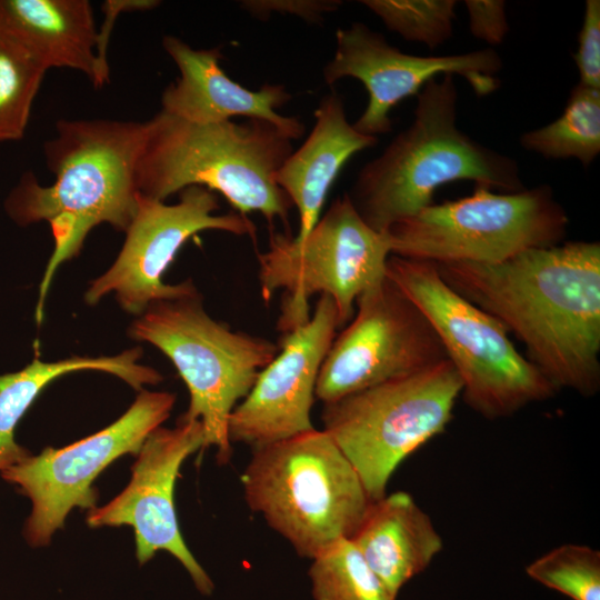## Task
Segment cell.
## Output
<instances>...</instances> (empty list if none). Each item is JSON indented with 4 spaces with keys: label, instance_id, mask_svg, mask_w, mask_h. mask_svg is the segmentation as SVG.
<instances>
[{
    "label": "cell",
    "instance_id": "6da1fadb",
    "mask_svg": "<svg viewBox=\"0 0 600 600\" xmlns=\"http://www.w3.org/2000/svg\"><path fill=\"white\" fill-rule=\"evenodd\" d=\"M434 266L450 288L516 334L558 391H599V242L532 248L494 264Z\"/></svg>",
    "mask_w": 600,
    "mask_h": 600
},
{
    "label": "cell",
    "instance_id": "7a4b0ae2",
    "mask_svg": "<svg viewBox=\"0 0 600 600\" xmlns=\"http://www.w3.org/2000/svg\"><path fill=\"white\" fill-rule=\"evenodd\" d=\"M144 122L111 119H61L44 143L50 186L24 172L4 201L20 226L47 221L54 248L48 261L36 307L41 324L48 290L57 269L79 253L90 230L108 223L126 231L137 209L136 167Z\"/></svg>",
    "mask_w": 600,
    "mask_h": 600
},
{
    "label": "cell",
    "instance_id": "3957f363",
    "mask_svg": "<svg viewBox=\"0 0 600 600\" xmlns=\"http://www.w3.org/2000/svg\"><path fill=\"white\" fill-rule=\"evenodd\" d=\"M454 76L430 80L417 94L411 124L366 163L347 192L363 221L378 232L432 204L446 183L471 180L506 192L523 190L517 161L486 147L457 124Z\"/></svg>",
    "mask_w": 600,
    "mask_h": 600
},
{
    "label": "cell",
    "instance_id": "277c9868",
    "mask_svg": "<svg viewBox=\"0 0 600 600\" xmlns=\"http://www.w3.org/2000/svg\"><path fill=\"white\" fill-rule=\"evenodd\" d=\"M292 151V140L267 121L200 124L160 110L144 121L136 183L139 193L160 201L204 187L222 194L236 212H259L270 224L288 226L293 206L276 173Z\"/></svg>",
    "mask_w": 600,
    "mask_h": 600
},
{
    "label": "cell",
    "instance_id": "5b68a950",
    "mask_svg": "<svg viewBox=\"0 0 600 600\" xmlns=\"http://www.w3.org/2000/svg\"><path fill=\"white\" fill-rule=\"evenodd\" d=\"M241 484L248 507L310 560L350 539L372 502L349 459L316 428L253 448Z\"/></svg>",
    "mask_w": 600,
    "mask_h": 600
},
{
    "label": "cell",
    "instance_id": "8992f818",
    "mask_svg": "<svg viewBox=\"0 0 600 600\" xmlns=\"http://www.w3.org/2000/svg\"><path fill=\"white\" fill-rule=\"evenodd\" d=\"M129 337L166 354L184 381L190 402L184 418L204 429L203 449L214 447L217 461L228 463L232 443L229 419L246 398L279 346L211 318L198 291L151 303L129 328Z\"/></svg>",
    "mask_w": 600,
    "mask_h": 600
},
{
    "label": "cell",
    "instance_id": "52a82bcc",
    "mask_svg": "<svg viewBox=\"0 0 600 600\" xmlns=\"http://www.w3.org/2000/svg\"><path fill=\"white\" fill-rule=\"evenodd\" d=\"M386 276L428 319L460 378L464 402L477 413L509 417L558 392L516 349L508 330L450 288L433 262L390 254Z\"/></svg>",
    "mask_w": 600,
    "mask_h": 600
},
{
    "label": "cell",
    "instance_id": "ba28073f",
    "mask_svg": "<svg viewBox=\"0 0 600 600\" xmlns=\"http://www.w3.org/2000/svg\"><path fill=\"white\" fill-rule=\"evenodd\" d=\"M390 254L386 232L370 228L344 192L303 240L270 232L268 249L257 254L261 297L267 302L284 291L278 323L283 334L310 319L308 300L317 293L332 299L341 328L359 296L386 278Z\"/></svg>",
    "mask_w": 600,
    "mask_h": 600
},
{
    "label": "cell",
    "instance_id": "9c48e42d",
    "mask_svg": "<svg viewBox=\"0 0 600 600\" xmlns=\"http://www.w3.org/2000/svg\"><path fill=\"white\" fill-rule=\"evenodd\" d=\"M461 390L447 359L323 404L322 430L352 463L374 501L386 494L400 463L446 430Z\"/></svg>",
    "mask_w": 600,
    "mask_h": 600
},
{
    "label": "cell",
    "instance_id": "30bf717a",
    "mask_svg": "<svg viewBox=\"0 0 600 600\" xmlns=\"http://www.w3.org/2000/svg\"><path fill=\"white\" fill-rule=\"evenodd\" d=\"M430 204L391 226V254L430 262L494 264L532 248L561 243L569 218L548 184Z\"/></svg>",
    "mask_w": 600,
    "mask_h": 600
},
{
    "label": "cell",
    "instance_id": "8fae6325",
    "mask_svg": "<svg viewBox=\"0 0 600 600\" xmlns=\"http://www.w3.org/2000/svg\"><path fill=\"white\" fill-rule=\"evenodd\" d=\"M174 402L171 392L142 389L107 428L63 448H46L2 471L3 480L32 503L23 528L28 543L48 544L73 508H96L97 477L119 457L137 454L148 436L169 418Z\"/></svg>",
    "mask_w": 600,
    "mask_h": 600
},
{
    "label": "cell",
    "instance_id": "7c38bea8",
    "mask_svg": "<svg viewBox=\"0 0 600 600\" xmlns=\"http://www.w3.org/2000/svg\"><path fill=\"white\" fill-rule=\"evenodd\" d=\"M218 209L217 193L200 186L181 190L173 204L138 192L136 213L124 231L123 246L112 266L90 283L86 302L96 304L113 292L124 311L140 316L156 301L198 291L191 280L177 284L162 280V274L190 238L206 230L256 238L257 228L247 216L239 212L218 214Z\"/></svg>",
    "mask_w": 600,
    "mask_h": 600
},
{
    "label": "cell",
    "instance_id": "4fadbf2b",
    "mask_svg": "<svg viewBox=\"0 0 600 600\" xmlns=\"http://www.w3.org/2000/svg\"><path fill=\"white\" fill-rule=\"evenodd\" d=\"M356 306L318 374L314 396L323 404L448 359L428 319L387 276Z\"/></svg>",
    "mask_w": 600,
    "mask_h": 600
},
{
    "label": "cell",
    "instance_id": "5bb4252c",
    "mask_svg": "<svg viewBox=\"0 0 600 600\" xmlns=\"http://www.w3.org/2000/svg\"><path fill=\"white\" fill-rule=\"evenodd\" d=\"M502 68L492 49L459 54L414 56L388 43L384 36L362 22L336 31L332 58L323 68V80L332 86L343 78L359 80L368 92V103L353 123L359 132L378 137L392 129L390 112L402 100L417 96L437 76L463 77L476 94L484 97L500 87Z\"/></svg>",
    "mask_w": 600,
    "mask_h": 600
},
{
    "label": "cell",
    "instance_id": "9a60e30c",
    "mask_svg": "<svg viewBox=\"0 0 600 600\" xmlns=\"http://www.w3.org/2000/svg\"><path fill=\"white\" fill-rule=\"evenodd\" d=\"M203 444L199 420L181 416L174 428L153 430L137 453L129 484L103 507L89 510L87 523L91 528L132 527L140 564L167 551L183 566L199 592L210 596L214 584L187 547L174 506L180 467Z\"/></svg>",
    "mask_w": 600,
    "mask_h": 600
},
{
    "label": "cell",
    "instance_id": "2e32d148",
    "mask_svg": "<svg viewBox=\"0 0 600 600\" xmlns=\"http://www.w3.org/2000/svg\"><path fill=\"white\" fill-rule=\"evenodd\" d=\"M338 328L334 302L320 294L310 319L284 333L274 359L232 411L231 443L253 449L314 429L317 379Z\"/></svg>",
    "mask_w": 600,
    "mask_h": 600
},
{
    "label": "cell",
    "instance_id": "e0dca14e",
    "mask_svg": "<svg viewBox=\"0 0 600 600\" xmlns=\"http://www.w3.org/2000/svg\"><path fill=\"white\" fill-rule=\"evenodd\" d=\"M162 46L180 76L162 92L161 110L193 123H220L244 117L267 121L291 140L304 134L299 118L278 112L292 98L283 84L264 83L259 90L244 88L221 68L220 48L194 49L174 36L163 37Z\"/></svg>",
    "mask_w": 600,
    "mask_h": 600
},
{
    "label": "cell",
    "instance_id": "ac0fdd59",
    "mask_svg": "<svg viewBox=\"0 0 600 600\" xmlns=\"http://www.w3.org/2000/svg\"><path fill=\"white\" fill-rule=\"evenodd\" d=\"M377 143L378 137L363 134L349 122L337 91L322 97L309 136L276 173L278 187L299 213L296 240H303L320 219L329 190L349 159Z\"/></svg>",
    "mask_w": 600,
    "mask_h": 600
},
{
    "label": "cell",
    "instance_id": "d6986e66",
    "mask_svg": "<svg viewBox=\"0 0 600 600\" xmlns=\"http://www.w3.org/2000/svg\"><path fill=\"white\" fill-rule=\"evenodd\" d=\"M0 36L47 70H77L96 87L98 30L88 0H0Z\"/></svg>",
    "mask_w": 600,
    "mask_h": 600
},
{
    "label": "cell",
    "instance_id": "ffe728a7",
    "mask_svg": "<svg viewBox=\"0 0 600 600\" xmlns=\"http://www.w3.org/2000/svg\"><path fill=\"white\" fill-rule=\"evenodd\" d=\"M350 539L396 598L443 547L430 517L406 491L372 501Z\"/></svg>",
    "mask_w": 600,
    "mask_h": 600
},
{
    "label": "cell",
    "instance_id": "44dd1931",
    "mask_svg": "<svg viewBox=\"0 0 600 600\" xmlns=\"http://www.w3.org/2000/svg\"><path fill=\"white\" fill-rule=\"evenodd\" d=\"M140 348L112 357H72L56 362L34 359L18 372L0 376V472L31 456L16 439V428L42 390L57 378L74 371L96 370L119 377L132 388L157 384L162 376L139 363Z\"/></svg>",
    "mask_w": 600,
    "mask_h": 600
},
{
    "label": "cell",
    "instance_id": "7402d4cb",
    "mask_svg": "<svg viewBox=\"0 0 600 600\" xmlns=\"http://www.w3.org/2000/svg\"><path fill=\"white\" fill-rule=\"evenodd\" d=\"M520 144L543 158H572L590 166L600 152V90L578 82L562 113L547 126L524 132Z\"/></svg>",
    "mask_w": 600,
    "mask_h": 600
},
{
    "label": "cell",
    "instance_id": "603a6c76",
    "mask_svg": "<svg viewBox=\"0 0 600 600\" xmlns=\"http://www.w3.org/2000/svg\"><path fill=\"white\" fill-rule=\"evenodd\" d=\"M308 574L314 600H397L349 538L316 554Z\"/></svg>",
    "mask_w": 600,
    "mask_h": 600
},
{
    "label": "cell",
    "instance_id": "cb8c5ba5",
    "mask_svg": "<svg viewBox=\"0 0 600 600\" xmlns=\"http://www.w3.org/2000/svg\"><path fill=\"white\" fill-rule=\"evenodd\" d=\"M47 71L20 47L0 36V143L23 138Z\"/></svg>",
    "mask_w": 600,
    "mask_h": 600
},
{
    "label": "cell",
    "instance_id": "d4e9b609",
    "mask_svg": "<svg viewBox=\"0 0 600 600\" xmlns=\"http://www.w3.org/2000/svg\"><path fill=\"white\" fill-rule=\"evenodd\" d=\"M526 573L571 600H600V551L589 546L553 548L530 562Z\"/></svg>",
    "mask_w": 600,
    "mask_h": 600
},
{
    "label": "cell",
    "instance_id": "484cf974",
    "mask_svg": "<svg viewBox=\"0 0 600 600\" xmlns=\"http://www.w3.org/2000/svg\"><path fill=\"white\" fill-rule=\"evenodd\" d=\"M384 27L407 41L436 48L453 32L454 0H362Z\"/></svg>",
    "mask_w": 600,
    "mask_h": 600
},
{
    "label": "cell",
    "instance_id": "4316f807",
    "mask_svg": "<svg viewBox=\"0 0 600 600\" xmlns=\"http://www.w3.org/2000/svg\"><path fill=\"white\" fill-rule=\"evenodd\" d=\"M579 83L600 90V1L587 0L573 54Z\"/></svg>",
    "mask_w": 600,
    "mask_h": 600
},
{
    "label": "cell",
    "instance_id": "83f0119b",
    "mask_svg": "<svg viewBox=\"0 0 600 600\" xmlns=\"http://www.w3.org/2000/svg\"><path fill=\"white\" fill-rule=\"evenodd\" d=\"M340 0H242L239 7L259 20H268L272 14L297 17L307 23L319 24L324 16L337 11Z\"/></svg>",
    "mask_w": 600,
    "mask_h": 600
},
{
    "label": "cell",
    "instance_id": "f1b7e54d",
    "mask_svg": "<svg viewBox=\"0 0 600 600\" xmlns=\"http://www.w3.org/2000/svg\"><path fill=\"white\" fill-rule=\"evenodd\" d=\"M469 30L473 37L491 46L500 44L510 28L502 0H466Z\"/></svg>",
    "mask_w": 600,
    "mask_h": 600
},
{
    "label": "cell",
    "instance_id": "f546056e",
    "mask_svg": "<svg viewBox=\"0 0 600 600\" xmlns=\"http://www.w3.org/2000/svg\"><path fill=\"white\" fill-rule=\"evenodd\" d=\"M160 4L157 0H107L102 4L104 20L101 29L98 30L96 60L98 79L96 88H102L109 82L110 69L107 60V50L111 37V31L117 18L123 12L150 10Z\"/></svg>",
    "mask_w": 600,
    "mask_h": 600
}]
</instances>
